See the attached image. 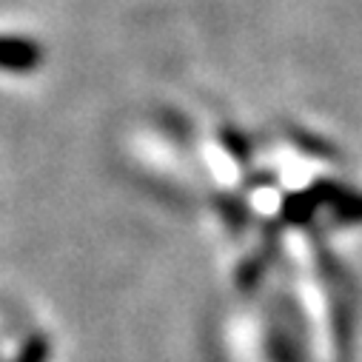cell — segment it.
I'll return each instance as SVG.
<instances>
[{"mask_svg":"<svg viewBox=\"0 0 362 362\" xmlns=\"http://www.w3.org/2000/svg\"><path fill=\"white\" fill-rule=\"evenodd\" d=\"M46 359H49V339L35 337V339H29L23 345V351L18 354L15 362H46Z\"/></svg>","mask_w":362,"mask_h":362,"instance_id":"1","label":"cell"}]
</instances>
